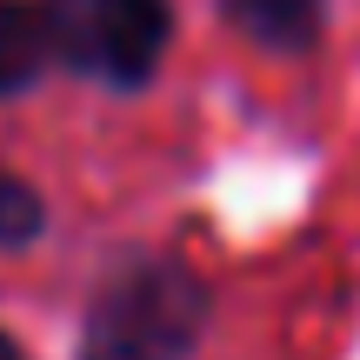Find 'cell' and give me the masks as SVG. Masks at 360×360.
<instances>
[{
  "label": "cell",
  "instance_id": "cell-1",
  "mask_svg": "<svg viewBox=\"0 0 360 360\" xmlns=\"http://www.w3.org/2000/svg\"><path fill=\"white\" fill-rule=\"evenodd\" d=\"M214 294L180 254H134L87 300L74 360H187L207 334Z\"/></svg>",
  "mask_w": 360,
  "mask_h": 360
},
{
  "label": "cell",
  "instance_id": "cell-2",
  "mask_svg": "<svg viewBox=\"0 0 360 360\" xmlns=\"http://www.w3.org/2000/svg\"><path fill=\"white\" fill-rule=\"evenodd\" d=\"M40 27H47V53L67 74L134 94L167 60L174 7L167 0H40Z\"/></svg>",
  "mask_w": 360,
  "mask_h": 360
},
{
  "label": "cell",
  "instance_id": "cell-3",
  "mask_svg": "<svg viewBox=\"0 0 360 360\" xmlns=\"http://www.w3.org/2000/svg\"><path fill=\"white\" fill-rule=\"evenodd\" d=\"M327 7L334 0H220V13L267 53H314L327 34Z\"/></svg>",
  "mask_w": 360,
  "mask_h": 360
},
{
  "label": "cell",
  "instance_id": "cell-4",
  "mask_svg": "<svg viewBox=\"0 0 360 360\" xmlns=\"http://www.w3.org/2000/svg\"><path fill=\"white\" fill-rule=\"evenodd\" d=\"M47 27H40V7H20V0H0V101L20 94L27 80L47 67Z\"/></svg>",
  "mask_w": 360,
  "mask_h": 360
},
{
  "label": "cell",
  "instance_id": "cell-5",
  "mask_svg": "<svg viewBox=\"0 0 360 360\" xmlns=\"http://www.w3.org/2000/svg\"><path fill=\"white\" fill-rule=\"evenodd\" d=\"M40 227H47L40 193L27 187L20 174H0V247H7V254H20V247L40 240Z\"/></svg>",
  "mask_w": 360,
  "mask_h": 360
},
{
  "label": "cell",
  "instance_id": "cell-6",
  "mask_svg": "<svg viewBox=\"0 0 360 360\" xmlns=\"http://www.w3.org/2000/svg\"><path fill=\"white\" fill-rule=\"evenodd\" d=\"M0 360H20V347H13V340H7V334H0Z\"/></svg>",
  "mask_w": 360,
  "mask_h": 360
}]
</instances>
